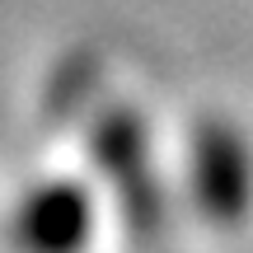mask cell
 I'll return each mask as SVG.
<instances>
[{
	"mask_svg": "<svg viewBox=\"0 0 253 253\" xmlns=\"http://www.w3.org/2000/svg\"><path fill=\"white\" fill-rule=\"evenodd\" d=\"M188 188L211 225H239L253 211V141L230 118H202L188 136Z\"/></svg>",
	"mask_w": 253,
	"mask_h": 253,
	"instance_id": "cell-1",
	"label": "cell"
},
{
	"mask_svg": "<svg viewBox=\"0 0 253 253\" xmlns=\"http://www.w3.org/2000/svg\"><path fill=\"white\" fill-rule=\"evenodd\" d=\"M89 155L99 164V173L113 183L118 207H126L131 230L150 235L164 211V197H160V178H155L150 131L136 118V108H126V103L99 108V118L89 122Z\"/></svg>",
	"mask_w": 253,
	"mask_h": 253,
	"instance_id": "cell-2",
	"label": "cell"
},
{
	"mask_svg": "<svg viewBox=\"0 0 253 253\" xmlns=\"http://www.w3.org/2000/svg\"><path fill=\"white\" fill-rule=\"evenodd\" d=\"M94 235V197L80 178H38L14 202L9 239L19 253H84Z\"/></svg>",
	"mask_w": 253,
	"mask_h": 253,
	"instance_id": "cell-3",
	"label": "cell"
}]
</instances>
